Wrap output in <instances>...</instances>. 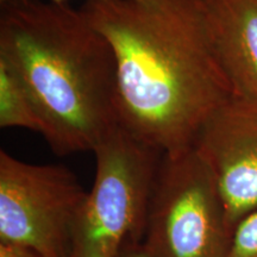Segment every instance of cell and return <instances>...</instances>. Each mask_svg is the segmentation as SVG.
Returning a JSON list of instances; mask_svg holds the SVG:
<instances>
[{
    "instance_id": "cell-2",
    "label": "cell",
    "mask_w": 257,
    "mask_h": 257,
    "mask_svg": "<svg viewBox=\"0 0 257 257\" xmlns=\"http://www.w3.org/2000/svg\"><path fill=\"white\" fill-rule=\"evenodd\" d=\"M0 61L30 95L56 155L93 153L119 125L113 51L81 9L51 0L0 3Z\"/></svg>"
},
{
    "instance_id": "cell-10",
    "label": "cell",
    "mask_w": 257,
    "mask_h": 257,
    "mask_svg": "<svg viewBox=\"0 0 257 257\" xmlns=\"http://www.w3.org/2000/svg\"><path fill=\"white\" fill-rule=\"evenodd\" d=\"M0 257H38L30 250L11 244L0 243Z\"/></svg>"
},
{
    "instance_id": "cell-7",
    "label": "cell",
    "mask_w": 257,
    "mask_h": 257,
    "mask_svg": "<svg viewBox=\"0 0 257 257\" xmlns=\"http://www.w3.org/2000/svg\"><path fill=\"white\" fill-rule=\"evenodd\" d=\"M205 6L233 92L257 96V0H205Z\"/></svg>"
},
{
    "instance_id": "cell-11",
    "label": "cell",
    "mask_w": 257,
    "mask_h": 257,
    "mask_svg": "<svg viewBox=\"0 0 257 257\" xmlns=\"http://www.w3.org/2000/svg\"><path fill=\"white\" fill-rule=\"evenodd\" d=\"M118 257H149L146 250L143 249L142 243L128 242L121 250Z\"/></svg>"
},
{
    "instance_id": "cell-5",
    "label": "cell",
    "mask_w": 257,
    "mask_h": 257,
    "mask_svg": "<svg viewBox=\"0 0 257 257\" xmlns=\"http://www.w3.org/2000/svg\"><path fill=\"white\" fill-rule=\"evenodd\" d=\"M87 192L61 165H34L0 150V243L38 257H69Z\"/></svg>"
},
{
    "instance_id": "cell-1",
    "label": "cell",
    "mask_w": 257,
    "mask_h": 257,
    "mask_svg": "<svg viewBox=\"0 0 257 257\" xmlns=\"http://www.w3.org/2000/svg\"><path fill=\"white\" fill-rule=\"evenodd\" d=\"M81 11L113 51L120 126L162 154L193 148L234 93L205 0H86Z\"/></svg>"
},
{
    "instance_id": "cell-9",
    "label": "cell",
    "mask_w": 257,
    "mask_h": 257,
    "mask_svg": "<svg viewBox=\"0 0 257 257\" xmlns=\"http://www.w3.org/2000/svg\"><path fill=\"white\" fill-rule=\"evenodd\" d=\"M226 257H257V208L234 226Z\"/></svg>"
},
{
    "instance_id": "cell-6",
    "label": "cell",
    "mask_w": 257,
    "mask_h": 257,
    "mask_svg": "<svg viewBox=\"0 0 257 257\" xmlns=\"http://www.w3.org/2000/svg\"><path fill=\"white\" fill-rule=\"evenodd\" d=\"M193 148L213 175L233 232L257 208V96L233 93L208 115Z\"/></svg>"
},
{
    "instance_id": "cell-12",
    "label": "cell",
    "mask_w": 257,
    "mask_h": 257,
    "mask_svg": "<svg viewBox=\"0 0 257 257\" xmlns=\"http://www.w3.org/2000/svg\"><path fill=\"white\" fill-rule=\"evenodd\" d=\"M4 2H8V0H0V3H4ZM51 2H56V3H67L68 0H51Z\"/></svg>"
},
{
    "instance_id": "cell-4",
    "label": "cell",
    "mask_w": 257,
    "mask_h": 257,
    "mask_svg": "<svg viewBox=\"0 0 257 257\" xmlns=\"http://www.w3.org/2000/svg\"><path fill=\"white\" fill-rule=\"evenodd\" d=\"M232 230L219 189L194 148L163 154L142 246L149 257H226Z\"/></svg>"
},
{
    "instance_id": "cell-8",
    "label": "cell",
    "mask_w": 257,
    "mask_h": 257,
    "mask_svg": "<svg viewBox=\"0 0 257 257\" xmlns=\"http://www.w3.org/2000/svg\"><path fill=\"white\" fill-rule=\"evenodd\" d=\"M0 127H23L43 135V124L30 95L3 61H0Z\"/></svg>"
},
{
    "instance_id": "cell-3",
    "label": "cell",
    "mask_w": 257,
    "mask_h": 257,
    "mask_svg": "<svg viewBox=\"0 0 257 257\" xmlns=\"http://www.w3.org/2000/svg\"><path fill=\"white\" fill-rule=\"evenodd\" d=\"M95 176L73 226L69 257H118L142 243L154 181L163 154L120 125L93 150Z\"/></svg>"
}]
</instances>
